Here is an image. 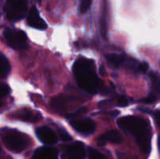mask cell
<instances>
[{
	"instance_id": "obj_1",
	"label": "cell",
	"mask_w": 160,
	"mask_h": 159,
	"mask_svg": "<svg viewBox=\"0 0 160 159\" xmlns=\"http://www.w3.org/2000/svg\"><path fill=\"white\" fill-rule=\"evenodd\" d=\"M118 126L135 138L141 151L145 154L151 150V131L146 120L135 116H125L117 120Z\"/></svg>"
},
{
	"instance_id": "obj_2",
	"label": "cell",
	"mask_w": 160,
	"mask_h": 159,
	"mask_svg": "<svg viewBox=\"0 0 160 159\" xmlns=\"http://www.w3.org/2000/svg\"><path fill=\"white\" fill-rule=\"evenodd\" d=\"M73 72L78 86L89 94H95L99 87L95 65L93 60L79 58L73 65Z\"/></svg>"
},
{
	"instance_id": "obj_3",
	"label": "cell",
	"mask_w": 160,
	"mask_h": 159,
	"mask_svg": "<svg viewBox=\"0 0 160 159\" xmlns=\"http://www.w3.org/2000/svg\"><path fill=\"white\" fill-rule=\"evenodd\" d=\"M1 137L6 147L13 152H22L30 145L29 139L16 129H4Z\"/></svg>"
},
{
	"instance_id": "obj_4",
	"label": "cell",
	"mask_w": 160,
	"mask_h": 159,
	"mask_svg": "<svg viewBox=\"0 0 160 159\" xmlns=\"http://www.w3.org/2000/svg\"><path fill=\"white\" fill-rule=\"evenodd\" d=\"M28 0H6L4 12L7 20L16 22L23 19L28 10Z\"/></svg>"
},
{
	"instance_id": "obj_5",
	"label": "cell",
	"mask_w": 160,
	"mask_h": 159,
	"mask_svg": "<svg viewBox=\"0 0 160 159\" xmlns=\"http://www.w3.org/2000/svg\"><path fill=\"white\" fill-rule=\"evenodd\" d=\"M3 35L7 45L13 49H23L28 46V37L23 31L6 28Z\"/></svg>"
},
{
	"instance_id": "obj_6",
	"label": "cell",
	"mask_w": 160,
	"mask_h": 159,
	"mask_svg": "<svg viewBox=\"0 0 160 159\" xmlns=\"http://www.w3.org/2000/svg\"><path fill=\"white\" fill-rule=\"evenodd\" d=\"M70 126L79 133L88 136L93 133L95 130V124L94 121L89 118L74 120L70 122Z\"/></svg>"
},
{
	"instance_id": "obj_7",
	"label": "cell",
	"mask_w": 160,
	"mask_h": 159,
	"mask_svg": "<svg viewBox=\"0 0 160 159\" xmlns=\"http://www.w3.org/2000/svg\"><path fill=\"white\" fill-rule=\"evenodd\" d=\"M38 138L46 145H53L57 143L58 137L54 131L48 126H41L35 131Z\"/></svg>"
},
{
	"instance_id": "obj_8",
	"label": "cell",
	"mask_w": 160,
	"mask_h": 159,
	"mask_svg": "<svg viewBox=\"0 0 160 159\" xmlns=\"http://www.w3.org/2000/svg\"><path fill=\"white\" fill-rule=\"evenodd\" d=\"M27 20H28V24L35 29L45 30L48 26L45 20L40 17L38 10L35 6H32L30 9Z\"/></svg>"
},
{
	"instance_id": "obj_9",
	"label": "cell",
	"mask_w": 160,
	"mask_h": 159,
	"mask_svg": "<svg viewBox=\"0 0 160 159\" xmlns=\"http://www.w3.org/2000/svg\"><path fill=\"white\" fill-rule=\"evenodd\" d=\"M66 154L69 159H84L86 155L85 147L81 141H77L67 147Z\"/></svg>"
},
{
	"instance_id": "obj_10",
	"label": "cell",
	"mask_w": 160,
	"mask_h": 159,
	"mask_svg": "<svg viewBox=\"0 0 160 159\" xmlns=\"http://www.w3.org/2000/svg\"><path fill=\"white\" fill-rule=\"evenodd\" d=\"M31 159H58V151L52 147H42L34 151Z\"/></svg>"
},
{
	"instance_id": "obj_11",
	"label": "cell",
	"mask_w": 160,
	"mask_h": 159,
	"mask_svg": "<svg viewBox=\"0 0 160 159\" xmlns=\"http://www.w3.org/2000/svg\"><path fill=\"white\" fill-rule=\"evenodd\" d=\"M123 138L120 132L117 130H109L100 136L97 140L98 144L99 146H104L107 142H111L113 143H121Z\"/></svg>"
},
{
	"instance_id": "obj_12",
	"label": "cell",
	"mask_w": 160,
	"mask_h": 159,
	"mask_svg": "<svg viewBox=\"0 0 160 159\" xmlns=\"http://www.w3.org/2000/svg\"><path fill=\"white\" fill-rule=\"evenodd\" d=\"M13 118H18V119L23 120L25 122H30V123H35L40 118V115L34 113L32 111L27 110V109H22V110L17 111L12 114Z\"/></svg>"
},
{
	"instance_id": "obj_13",
	"label": "cell",
	"mask_w": 160,
	"mask_h": 159,
	"mask_svg": "<svg viewBox=\"0 0 160 159\" xmlns=\"http://www.w3.org/2000/svg\"><path fill=\"white\" fill-rule=\"evenodd\" d=\"M105 57H106L108 62L115 68H119L120 65H122L124 62H126L127 60L126 57L123 55L114 54V53L105 55Z\"/></svg>"
},
{
	"instance_id": "obj_14",
	"label": "cell",
	"mask_w": 160,
	"mask_h": 159,
	"mask_svg": "<svg viewBox=\"0 0 160 159\" xmlns=\"http://www.w3.org/2000/svg\"><path fill=\"white\" fill-rule=\"evenodd\" d=\"M107 6L104 2L101 20H100V29H101V34L103 37H106L107 35Z\"/></svg>"
},
{
	"instance_id": "obj_15",
	"label": "cell",
	"mask_w": 160,
	"mask_h": 159,
	"mask_svg": "<svg viewBox=\"0 0 160 159\" xmlns=\"http://www.w3.org/2000/svg\"><path fill=\"white\" fill-rule=\"evenodd\" d=\"M10 72V64L6 56L0 52V77H6Z\"/></svg>"
},
{
	"instance_id": "obj_16",
	"label": "cell",
	"mask_w": 160,
	"mask_h": 159,
	"mask_svg": "<svg viewBox=\"0 0 160 159\" xmlns=\"http://www.w3.org/2000/svg\"><path fill=\"white\" fill-rule=\"evenodd\" d=\"M151 77L152 84V87L156 93L160 94V76H158L156 73H152L150 75Z\"/></svg>"
},
{
	"instance_id": "obj_17",
	"label": "cell",
	"mask_w": 160,
	"mask_h": 159,
	"mask_svg": "<svg viewBox=\"0 0 160 159\" xmlns=\"http://www.w3.org/2000/svg\"><path fill=\"white\" fill-rule=\"evenodd\" d=\"M88 159H106L102 153L95 150V148H88Z\"/></svg>"
},
{
	"instance_id": "obj_18",
	"label": "cell",
	"mask_w": 160,
	"mask_h": 159,
	"mask_svg": "<svg viewBox=\"0 0 160 159\" xmlns=\"http://www.w3.org/2000/svg\"><path fill=\"white\" fill-rule=\"evenodd\" d=\"M92 0H81V3H80L79 10L81 13H84L87 12L91 7L92 5Z\"/></svg>"
},
{
	"instance_id": "obj_19",
	"label": "cell",
	"mask_w": 160,
	"mask_h": 159,
	"mask_svg": "<svg viewBox=\"0 0 160 159\" xmlns=\"http://www.w3.org/2000/svg\"><path fill=\"white\" fill-rule=\"evenodd\" d=\"M59 137H60L61 140H62V141L68 142V141H70V140H72L71 136H70L67 131L64 130L63 129H59Z\"/></svg>"
},
{
	"instance_id": "obj_20",
	"label": "cell",
	"mask_w": 160,
	"mask_h": 159,
	"mask_svg": "<svg viewBox=\"0 0 160 159\" xmlns=\"http://www.w3.org/2000/svg\"><path fill=\"white\" fill-rule=\"evenodd\" d=\"M156 100H157V98H156V95L153 94H151L148 96H147L146 98L141 100V101L143 103H145V104H152L155 101H156Z\"/></svg>"
},
{
	"instance_id": "obj_21",
	"label": "cell",
	"mask_w": 160,
	"mask_h": 159,
	"mask_svg": "<svg viewBox=\"0 0 160 159\" xmlns=\"http://www.w3.org/2000/svg\"><path fill=\"white\" fill-rule=\"evenodd\" d=\"M9 87H8L6 84H0V98L5 97L9 93Z\"/></svg>"
},
{
	"instance_id": "obj_22",
	"label": "cell",
	"mask_w": 160,
	"mask_h": 159,
	"mask_svg": "<svg viewBox=\"0 0 160 159\" xmlns=\"http://www.w3.org/2000/svg\"><path fill=\"white\" fill-rule=\"evenodd\" d=\"M148 70V64L145 62H142L139 63L138 65V72L140 73H146Z\"/></svg>"
},
{
	"instance_id": "obj_23",
	"label": "cell",
	"mask_w": 160,
	"mask_h": 159,
	"mask_svg": "<svg viewBox=\"0 0 160 159\" xmlns=\"http://www.w3.org/2000/svg\"><path fill=\"white\" fill-rule=\"evenodd\" d=\"M117 104H118L119 106H121V107H123V106H127L128 104V101L125 98H123V97H122V98H120L118 99Z\"/></svg>"
},
{
	"instance_id": "obj_24",
	"label": "cell",
	"mask_w": 160,
	"mask_h": 159,
	"mask_svg": "<svg viewBox=\"0 0 160 159\" xmlns=\"http://www.w3.org/2000/svg\"><path fill=\"white\" fill-rule=\"evenodd\" d=\"M84 110H85V108L84 107L78 109V110H77L74 113H72V114H70V115H68V118H73V117L76 116V115H79V114H81V113H83V112H85Z\"/></svg>"
},
{
	"instance_id": "obj_25",
	"label": "cell",
	"mask_w": 160,
	"mask_h": 159,
	"mask_svg": "<svg viewBox=\"0 0 160 159\" xmlns=\"http://www.w3.org/2000/svg\"><path fill=\"white\" fill-rule=\"evenodd\" d=\"M154 116L155 118H156V120H157L158 124H159V126H160V110L156 111V112H154Z\"/></svg>"
},
{
	"instance_id": "obj_26",
	"label": "cell",
	"mask_w": 160,
	"mask_h": 159,
	"mask_svg": "<svg viewBox=\"0 0 160 159\" xmlns=\"http://www.w3.org/2000/svg\"><path fill=\"white\" fill-rule=\"evenodd\" d=\"M158 145H159V148L160 151V136L159 137V140H158Z\"/></svg>"
},
{
	"instance_id": "obj_27",
	"label": "cell",
	"mask_w": 160,
	"mask_h": 159,
	"mask_svg": "<svg viewBox=\"0 0 160 159\" xmlns=\"http://www.w3.org/2000/svg\"><path fill=\"white\" fill-rule=\"evenodd\" d=\"M2 101H0V107H2Z\"/></svg>"
}]
</instances>
